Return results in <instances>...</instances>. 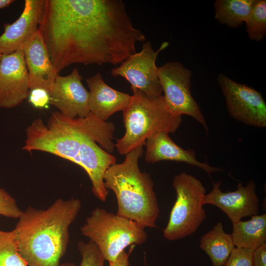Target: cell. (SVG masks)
Masks as SVG:
<instances>
[{
  "label": "cell",
  "mask_w": 266,
  "mask_h": 266,
  "mask_svg": "<svg viewBox=\"0 0 266 266\" xmlns=\"http://www.w3.org/2000/svg\"><path fill=\"white\" fill-rule=\"evenodd\" d=\"M14 1L13 0H0V8L7 7Z\"/></svg>",
  "instance_id": "obj_29"
},
{
  "label": "cell",
  "mask_w": 266,
  "mask_h": 266,
  "mask_svg": "<svg viewBox=\"0 0 266 266\" xmlns=\"http://www.w3.org/2000/svg\"><path fill=\"white\" fill-rule=\"evenodd\" d=\"M200 247L210 258L212 266H223L235 246L231 234L224 231L219 222L201 237Z\"/></svg>",
  "instance_id": "obj_19"
},
{
  "label": "cell",
  "mask_w": 266,
  "mask_h": 266,
  "mask_svg": "<svg viewBox=\"0 0 266 266\" xmlns=\"http://www.w3.org/2000/svg\"><path fill=\"white\" fill-rule=\"evenodd\" d=\"M46 0H26L24 8L18 19L12 24L4 25V32L0 35V53H12L38 30L42 20Z\"/></svg>",
  "instance_id": "obj_13"
},
{
  "label": "cell",
  "mask_w": 266,
  "mask_h": 266,
  "mask_svg": "<svg viewBox=\"0 0 266 266\" xmlns=\"http://www.w3.org/2000/svg\"><path fill=\"white\" fill-rule=\"evenodd\" d=\"M255 249L235 247L223 266H253Z\"/></svg>",
  "instance_id": "obj_24"
},
{
  "label": "cell",
  "mask_w": 266,
  "mask_h": 266,
  "mask_svg": "<svg viewBox=\"0 0 266 266\" xmlns=\"http://www.w3.org/2000/svg\"><path fill=\"white\" fill-rule=\"evenodd\" d=\"M80 165L92 184V192L100 200L105 202L108 194L104 184L106 171L116 163V157L97 145L90 137H82L79 152Z\"/></svg>",
  "instance_id": "obj_15"
},
{
  "label": "cell",
  "mask_w": 266,
  "mask_h": 266,
  "mask_svg": "<svg viewBox=\"0 0 266 266\" xmlns=\"http://www.w3.org/2000/svg\"><path fill=\"white\" fill-rule=\"evenodd\" d=\"M23 51L28 71L30 89L42 88L50 93L58 75L43 38L38 30L24 43Z\"/></svg>",
  "instance_id": "obj_14"
},
{
  "label": "cell",
  "mask_w": 266,
  "mask_h": 266,
  "mask_svg": "<svg viewBox=\"0 0 266 266\" xmlns=\"http://www.w3.org/2000/svg\"><path fill=\"white\" fill-rule=\"evenodd\" d=\"M231 234L236 247L256 249L266 243V214L253 215L248 221L232 223Z\"/></svg>",
  "instance_id": "obj_18"
},
{
  "label": "cell",
  "mask_w": 266,
  "mask_h": 266,
  "mask_svg": "<svg viewBox=\"0 0 266 266\" xmlns=\"http://www.w3.org/2000/svg\"><path fill=\"white\" fill-rule=\"evenodd\" d=\"M1 56H2V55L0 53V61H1Z\"/></svg>",
  "instance_id": "obj_31"
},
{
  "label": "cell",
  "mask_w": 266,
  "mask_h": 266,
  "mask_svg": "<svg viewBox=\"0 0 266 266\" xmlns=\"http://www.w3.org/2000/svg\"><path fill=\"white\" fill-rule=\"evenodd\" d=\"M253 266H266V243L254 250Z\"/></svg>",
  "instance_id": "obj_27"
},
{
  "label": "cell",
  "mask_w": 266,
  "mask_h": 266,
  "mask_svg": "<svg viewBox=\"0 0 266 266\" xmlns=\"http://www.w3.org/2000/svg\"><path fill=\"white\" fill-rule=\"evenodd\" d=\"M212 183V190L204 197V205L210 204L218 207L227 215L232 223L258 215L260 200L254 180H250L245 186L239 183L236 190L227 192H223L220 188L222 181Z\"/></svg>",
  "instance_id": "obj_10"
},
{
  "label": "cell",
  "mask_w": 266,
  "mask_h": 266,
  "mask_svg": "<svg viewBox=\"0 0 266 266\" xmlns=\"http://www.w3.org/2000/svg\"><path fill=\"white\" fill-rule=\"evenodd\" d=\"M133 92L130 103L123 111L125 134L115 144L121 155L142 147L156 133H174L182 122V116L170 111L163 95L150 96L138 90Z\"/></svg>",
  "instance_id": "obj_4"
},
{
  "label": "cell",
  "mask_w": 266,
  "mask_h": 266,
  "mask_svg": "<svg viewBox=\"0 0 266 266\" xmlns=\"http://www.w3.org/2000/svg\"><path fill=\"white\" fill-rule=\"evenodd\" d=\"M29 101L34 107L45 108L50 102V94L45 89L35 88L30 90Z\"/></svg>",
  "instance_id": "obj_26"
},
{
  "label": "cell",
  "mask_w": 266,
  "mask_h": 266,
  "mask_svg": "<svg viewBox=\"0 0 266 266\" xmlns=\"http://www.w3.org/2000/svg\"><path fill=\"white\" fill-rule=\"evenodd\" d=\"M137 222L96 208L81 227V234L95 243L105 260L113 262L129 246L145 242L147 234Z\"/></svg>",
  "instance_id": "obj_5"
},
{
  "label": "cell",
  "mask_w": 266,
  "mask_h": 266,
  "mask_svg": "<svg viewBox=\"0 0 266 266\" xmlns=\"http://www.w3.org/2000/svg\"><path fill=\"white\" fill-rule=\"evenodd\" d=\"M22 213L15 200L3 189L0 188V215L8 218H19Z\"/></svg>",
  "instance_id": "obj_25"
},
{
  "label": "cell",
  "mask_w": 266,
  "mask_h": 266,
  "mask_svg": "<svg viewBox=\"0 0 266 266\" xmlns=\"http://www.w3.org/2000/svg\"><path fill=\"white\" fill-rule=\"evenodd\" d=\"M168 133L161 132L148 138L145 143L146 150L145 160L155 163L163 161H172L185 163L202 169L210 176L211 173L224 171L219 167L211 166L196 159L195 151L192 149L185 150L178 146L169 137Z\"/></svg>",
  "instance_id": "obj_16"
},
{
  "label": "cell",
  "mask_w": 266,
  "mask_h": 266,
  "mask_svg": "<svg viewBox=\"0 0 266 266\" xmlns=\"http://www.w3.org/2000/svg\"><path fill=\"white\" fill-rule=\"evenodd\" d=\"M135 245V244L131 245L128 253L125 250L122 252L114 262L109 263V266H130L129 258Z\"/></svg>",
  "instance_id": "obj_28"
},
{
  "label": "cell",
  "mask_w": 266,
  "mask_h": 266,
  "mask_svg": "<svg viewBox=\"0 0 266 266\" xmlns=\"http://www.w3.org/2000/svg\"><path fill=\"white\" fill-rule=\"evenodd\" d=\"M38 30L58 74L72 64H120L145 39L122 0H46Z\"/></svg>",
  "instance_id": "obj_1"
},
{
  "label": "cell",
  "mask_w": 266,
  "mask_h": 266,
  "mask_svg": "<svg viewBox=\"0 0 266 266\" xmlns=\"http://www.w3.org/2000/svg\"><path fill=\"white\" fill-rule=\"evenodd\" d=\"M60 266H75L73 263H65L60 265Z\"/></svg>",
  "instance_id": "obj_30"
},
{
  "label": "cell",
  "mask_w": 266,
  "mask_h": 266,
  "mask_svg": "<svg viewBox=\"0 0 266 266\" xmlns=\"http://www.w3.org/2000/svg\"><path fill=\"white\" fill-rule=\"evenodd\" d=\"M0 266H28L18 251L12 231L0 230Z\"/></svg>",
  "instance_id": "obj_22"
},
{
  "label": "cell",
  "mask_w": 266,
  "mask_h": 266,
  "mask_svg": "<svg viewBox=\"0 0 266 266\" xmlns=\"http://www.w3.org/2000/svg\"><path fill=\"white\" fill-rule=\"evenodd\" d=\"M158 75L165 101L170 111L177 115L192 117L208 133L209 129L204 116L191 94V70L180 62L171 61L158 67Z\"/></svg>",
  "instance_id": "obj_7"
},
{
  "label": "cell",
  "mask_w": 266,
  "mask_h": 266,
  "mask_svg": "<svg viewBox=\"0 0 266 266\" xmlns=\"http://www.w3.org/2000/svg\"><path fill=\"white\" fill-rule=\"evenodd\" d=\"M172 186L176 199L163 230L165 238L171 241L193 234L206 218L203 208L206 190L200 180L183 172L174 177Z\"/></svg>",
  "instance_id": "obj_6"
},
{
  "label": "cell",
  "mask_w": 266,
  "mask_h": 266,
  "mask_svg": "<svg viewBox=\"0 0 266 266\" xmlns=\"http://www.w3.org/2000/svg\"><path fill=\"white\" fill-rule=\"evenodd\" d=\"M23 47L2 54L0 63V107L11 108L21 104L30 93Z\"/></svg>",
  "instance_id": "obj_11"
},
{
  "label": "cell",
  "mask_w": 266,
  "mask_h": 266,
  "mask_svg": "<svg viewBox=\"0 0 266 266\" xmlns=\"http://www.w3.org/2000/svg\"><path fill=\"white\" fill-rule=\"evenodd\" d=\"M255 0H216L215 19L220 24L236 28L249 18Z\"/></svg>",
  "instance_id": "obj_20"
},
{
  "label": "cell",
  "mask_w": 266,
  "mask_h": 266,
  "mask_svg": "<svg viewBox=\"0 0 266 266\" xmlns=\"http://www.w3.org/2000/svg\"><path fill=\"white\" fill-rule=\"evenodd\" d=\"M86 82L89 89L90 111L101 121H106L115 112L123 111L131 100L132 96L105 83L100 72L86 78Z\"/></svg>",
  "instance_id": "obj_17"
},
{
  "label": "cell",
  "mask_w": 266,
  "mask_h": 266,
  "mask_svg": "<svg viewBox=\"0 0 266 266\" xmlns=\"http://www.w3.org/2000/svg\"><path fill=\"white\" fill-rule=\"evenodd\" d=\"M168 45V42H164L155 51L150 41L144 42L141 50L131 55L120 66L113 68L111 75L124 78L131 84L132 91L138 90L150 96L162 95L156 61L159 53Z\"/></svg>",
  "instance_id": "obj_9"
},
{
  "label": "cell",
  "mask_w": 266,
  "mask_h": 266,
  "mask_svg": "<svg viewBox=\"0 0 266 266\" xmlns=\"http://www.w3.org/2000/svg\"><path fill=\"white\" fill-rule=\"evenodd\" d=\"M143 153L142 147H138L126 154L122 163L111 166L105 173L104 184L115 194L117 215L144 228H154L160 210L153 182L138 166V160Z\"/></svg>",
  "instance_id": "obj_3"
},
{
  "label": "cell",
  "mask_w": 266,
  "mask_h": 266,
  "mask_svg": "<svg viewBox=\"0 0 266 266\" xmlns=\"http://www.w3.org/2000/svg\"><path fill=\"white\" fill-rule=\"evenodd\" d=\"M217 82L231 117L247 125L266 127V103L261 92L223 73L218 74Z\"/></svg>",
  "instance_id": "obj_8"
},
{
  "label": "cell",
  "mask_w": 266,
  "mask_h": 266,
  "mask_svg": "<svg viewBox=\"0 0 266 266\" xmlns=\"http://www.w3.org/2000/svg\"><path fill=\"white\" fill-rule=\"evenodd\" d=\"M250 40L261 41L266 35V0H255L251 13L245 23Z\"/></svg>",
  "instance_id": "obj_21"
},
{
  "label": "cell",
  "mask_w": 266,
  "mask_h": 266,
  "mask_svg": "<svg viewBox=\"0 0 266 266\" xmlns=\"http://www.w3.org/2000/svg\"><path fill=\"white\" fill-rule=\"evenodd\" d=\"M82 79L78 70L74 68L67 75L58 74L52 85L50 103L66 117L82 118L90 113L89 94Z\"/></svg>",
  "instance_id": "obj_12"
},
{
  "label": "cell",
  "mask_w": 266,
  "mask_h": 266,
  "mask_svg": "<svg viewBox=\"0 0 266 266\" xmlns=\"http://www.w3.org/2000/svg\"><path fill=\"white\" fill-rule=\"evenodd\" d=\"M81 207L79 200L59 199L45 209L29 206L12 231L28 266H60L69 240V227Z\"/></svg>",
  "instance_id": "obj_2"
},
{
  "label": "cell",
  "mask_w": 266,
  "mask_h": 266,
  "mask_svg": "<svg viewBox=\"0 0 266 266\" xmlns=\"http://www.w3.org/2000/svg\"><path fill=\"white\" fill-rule=\"evenodd\" d=\"M77 248L82 258L79 266H104L105 259L93 242L79 241Z\"/></svg>",
  "instance_id": "obj_23"
}]
</instances>
